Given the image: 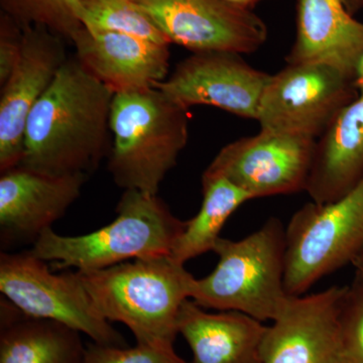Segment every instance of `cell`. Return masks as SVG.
I'll return each instance as SVG.
<instances>
[{
  "mask_svg": "<svg viewBox=\"0 0 363 363\" xmlns=\"http://www.w3.org/2000/svg\"><path fill=\"white\" fill-rule=\"evenodd\" d=\"M114 93L67 60L26 121L20 166L51 176L89 175L107 152Z\"/></svg>",
  "mask_w": 363,
  "mask_h": 363,
  "instance_id": "1",
  "label": "cell"
},
{
  "mask_svg": "<svg viewBox=\"0 0 363 363\" xmlns=\"http://www.w3.org/2000/svg\"><path fill=\"white\" fill-rule=\"evenodd\" d=\"M77 272L100 314L125 325L136 343L175 348L178 318L194 277L172 255Z\"/></svg>",
  "mask_w": 363,
  "mask_h": 363,
  "instance_id": "2",
  "label": "cell"
},
{
  "mask_svg": "<svg viewBox=\"0 0 363 363\" xmlns=\"http://www.w3.org/2000/svg\"><path fill=\"white\" fill-rule=\"evenodd\" d=\"M190 112L159 88L112 100L108 171L118 187L157 195L189 140Z\"/></svg>",
  "mask_w": 363,
  "mask_h": 363,
  "instance_id": "3",
  "label": "cell"
},
{
  "mask_svg": "<svg viewBox=\"0 0 363 363\" xmlns=\"http://www.w3.org/2000/svg\"><path fill=\"white\" fill-rule=\"evenodd\" d=\"M113 221L93 233L66 236L47 229L30 252L59 269L98 271L140 259L171 255L185 230L181 220L157 195L125 190Z\"/></svg>",
  "mask_w": 363,
  "mask_h": 363,
  "instance_id": "4",
  "label": "cell"
},
{
  "mask_svg": "<svg viewBox=\"0 0 363 363\" xmlns=\"http://www.w3.org/2000/svg\"><path fill=\"white\" fill-rule=\"evenodd\" d=\"M211 274L193 279L191 300L204 309L243 313L274 321L290 296L286 292V228L272 217L240 240L220 238Z\"/></svg>",
  "mask_w": 363,
  "mask_h": 363,
  "instance_id": "5",
  "label": "cell"
},
{
  "mask_svg": "<svg viewBox=\"0 0 363 363\" xmlns=\"http://www.w3.org/2000/svg\"><path fill=\"white\" fill-rule=\"evenodd\" d=\"M363 255V178L335 201L309 202L286 227L285 288L305 295L319 279Z\"/></svg>",
  "mask_w": 363,
  "mask_h": 363,
  "instance_id": "6",
  "label": "cell"
},
{
  "mask_svg": "<svg viewBox=\"0 0 363 363\" xmlns=\"http://www.w3.org/2000/svg\"><path fill=\"white\" fill-rule=\"evenodd\" d=\"M0 293L26 316L66 325L93 342L128 345L93 304L77 272L54 274L30 250L0 253Z\"/></svg>",
  "mask_w": 363,
  "mask_h": 363,
  "instance_id": "7",
  "label": "cell"
},
{
  "mask_svg": "<svg viewBox=\"0 0 363 363\" xmlns=\"http://www.w3.org/2000/svg\"><path fill=\"white\" fill-rule=\"evenodd\" d=\"M354 79L322 63L286 64L272 74L260 98V130L318 140L357 97Z\"/></svg>",
  "mask_w": 363,
  "mask_h": 363,
  "instance_id": "8",
  "label": "cell"
},
{
  "mask_svg": "<svg viewBox=\"0 0 363 363\" xmlns=\"http://www.w3.org/2000/svg\"><path fill=\"white\" fill-rule=\"evenodd\" d=\"M317 140L259 130L219 150L203 176L223 177L252 199L306 191Z\"/></svg>",
  "mask_w": 363,
  "mask_h": 363,
  "instance_id": "9",
  "label": "cell"
},
{
  "mask_svg": "<svg viewBox=\"0 0 363 363\" xmlns=\"http://www.w3.org/2000/svg\"><path fill=\"white\" fill-rule=\"evenodd\" d=\"M171 44L193 52L252 54L269 30L252 9L225 0H135Z\"/></svg>",
  "mask_w": 363,
  "mask_h": 363,
  "instance_id": "10",
  "label": "cell"
},
{
  "mask_svg": "<svg viewBox=\"0 0 363 363\" xmlns=\"http://www.w3.org/2000/svg\"><path fill=\"white\" fill-rule=\"evenodd\" d=\"M269 77L271 74L253 68L236 52H193L155 87L189 109L207 105L257 121Z\"/></svg>",
  "mask_w": 363,
  "mask_h": 363,
  "instance_id": "11",
  "label": "cell"
},
{
  "mask_svg": "<svg viewBox=\"0 0 363 363\" xmlns=\"http://www.w3.org/2000/svg\"><path fill=\"white\" fill-rule=\"evenodd\" d=\"M63 38L44 28H23L20 60L0 98V171L20 166L26 121L67 61Z\"/></svg>",
  "mask_w": 363,
  "mask_h": 363,
  "instance_id": "12",
  "label": "cell"
},
{
  "mask_svg": "<svg viewBox=\"0 0 363 363\" xmlns=\"http://www.w3.org/2000/svg\"><path fill=\"white\" fill-rule=\"evenodd\" d=\"M343 288L333 286L308 296H290L267 326L264 363H344L339 302Z\"/></svg>",
  "mask_w": 363,
  "mask_h": 363,
  "instance_id": "13",
  "label": "cell"
},
{
  "mask_svg": "<svg viewBox=\"0 0 363 363\" xmlns=\"http://www.w3.org/2000/svg\"><path fill=\"white\" fill-rule=\"evenodd\" d=\"M87 177L51 176L21 166L1 173L2 247L35 243L78 199Z\"/></svg>",
  "mask_w": 363,
  "mask_h": 363,
  "instance_id": "14",
  "label": "cell"
},
{
  "mask_svg": "<svg viewBox=\"0 0 363 363\" xmlns=\"http://www.w3.org/2000/svg\"><path fill=\"white\" fill-rule=\"evenodd\" d=\"M71 42L79 63L114 95L150 89L168 75L169 45L84 26Z\"/></svg>",
  "mask_w": 363,
  "mask_h": 363,
  "instance_id": "15",
  "label": "cell"
},
{
  "mask_svg": "<svg viewBox=\"0 0 363 363\" xmlns=\"http://www.w3.org/2000/svg\"><path fill=\"white\" fill-rule=\"evenodd\" d=\"M362 52L363 23L341 0H298L296 37L286 64H326L354 79Z\"/></svg>",
  "mask_w": 363,
  "mask_h": 363,
  "instance_id": "16",
  "label": "cell"
},
{
  "mask_svg": "<svg viewBox=\"0 0 363 363\" xmlns=\"http://www.w3.org/2000/svg\"><path fill=\"white\" fill-rule=\"evenodd\" d=\"M267 326L235 311L209 313L188 298L182 306L178 331L192 351L190 363H264Z\"/></svg>",
  "mask_w": 363,
  "mask_h": 363,
  "instance_id": "17",
  "label": "cell"
},
{
  "mask_svg": "<svg viewBox=\"0 0 363 363\" xmlns=\"http://www.w3.org/2000/svg\"><path fill=\"white\" fill-rule=\"evenodd\" d=\"M363 178V93L318 138L305 192L313 202L335 201Z\"/></svg>",
  "mask_w": 363,
  "mask_h": 363,
  "instance_id": "18",
  "label": "cell"
},
{
  "mask_svg": "<svg viewBox=\"0 0 363 363\" xmlns=\"http://www.w3.org/2000/svg\"><path fill=\"white\" fill-rule=\"evenodd\" d=\"M80 332L51 320L35 319L6 298L0 307V363H82Z\"/></svg>",
  "mask_w": 363,
  "mask_h": 363,
  "instance_id": "19",
  "label": "cell"
},
{
  "mask_svg": "<svg viewBox=\"0 0 363 363\" xmlns=\"http://www.w3.org/2000/svg\"><path fill=\"white\" fill-rule=\"evenodd\" d=\"M203 201L199 212L186 221L171 255L181 264L213 252L226 221L252 196L223 177H202Z\"/></svg>",
  "mask_w": 363,
  "mask_h": 363,
  "instance_id": "20",
  "label": "cell"
},
{
  "mask_svg": "<svg viewBox=\"0 0 363 363\" xmlns=\"http://www.w3.org/2000/svg\"><path fill=\"white\" fill-rule=\"evenodd\" d=\"M83 26L88 30L128 33L157 44L171 45L168 38L135 0H80Z\"/></svg>",
  "mask_w": 363,
  "mask_h": 363,
  "instance_id": "21",
  "label": "cell"
},
{
  "mask_svg": "<svg viewBox=\"0 0 363 363\" xmlns=\"http://www.w3.org/2000/svg\"><path fill=\"white\" fill-rule=\"evenodd\" d=\"M1 13L21 26H44L63 39H73L83 28L80 0H0Z\"/></svg>",
  "mask_w": 363,
  "mask_h": 363,
  "instance_id": "22",
  "label": "cell"
},
{
  "mask_svg": "<svg viewBox=\"0 0 363 363\" xmlns=\"http://www.w3.org/2000/svg\"><path fill=\"white\" fill-rule=\"evenodd\" d=\"M338 323L344 363H363V279L357 274L344 286Z\"/></svg>",
  "mask_w": 363,
  "mask_h": 363,
  "instance_id": "23",
  "label": "cell"
},
{
  "mask_svg": "<svg viewBox=\"0 0 363 363\" xmlns=\"http://www.w3.org/2000/svg\"><path fill=\"white\" fill-rule=\"evenodd\" d=\"M82 363H189L177 354L175 348H160L138 344L105 345L93 342L85 348Z\"/></svg>",
  "mask_w": 363,
  "mask_h": 363,
  "instance_id": "24",
  "label": "cell"
},
{
  "mask_svg": "<svg viewBox=\"0 0 363 363\" xmlns=\"http://www.w3.org/2000/svg\"><path fill=\"white\" fill-rule=\"evenodd\" d=\"M23 28L7 14L0 13V83L13 73L23 49Z\"/></svg>",
  "mask_w": 363,
  "mask_h": 363,
  "instance_id": "25",
  "label": "cell"
},
{
  "mask_svg": "<svg viewBox=\"0 0 363 363\" xmlns=\"http://www.w3.org/2000/svg\"><path fill=\"white\" fill-rule=\"evenodd\" d=\"M354 84L359 94L363 93V52L355 67Z\"/></svg>",
  "mask_w": 363,
  "mask_h": 363,
  "instance_id": "26",
  "label": "cell"
},
{
  "mask_svg": "<svg viewBox=\"0 0 363 363\" xmlns=\"http://www.w3.org/2000/svg\"><path fill=\"white\" fill-rule=\"evenodd\" d=\"M348 13L354 16L357 11L363 9V0H341Z\"/></svg>",
  "mask_w": 363,
  "mask_h": 363,
  "instance_id": "27",
  "label": "cell"
},
{
  "mask_svg": "<svg viewBox=\"0 0 363 363\" xmlns=\"http://www.w3.org/2000/svg\"><path fill=\"white\" fill-rule=\"evenodd\" d=\"M229 4H233L234 6L243 7V9H252L253 7L259 4V2L264 0H225Z\"/></svg>",
  "mask_w": 363,
  "mask_h": 363,
  "instance_id": "28",
  "label": "cell"
},
{
  "mask_svg": "<svg viewBox=\"0 0 363 363\" xmlns=\"http://www.w3.org/2000/svg\"><path fill=\"white\" fill-rule=\"evenodd\" d=\"M352 266L354 267L357 276L362 277L363 279V255L358 257L357 259L352 262Z\"/></svg>",
  "mask_w": 363,
  "mask_h": 363,
  "instance_id": "29",
  "label": "cell"
}]
</instances>
